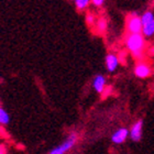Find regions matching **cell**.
<instances>
[{"mask_svg":"<svg viewBox=\"0 0 154 154\" xmlns=\"http://www.w3.org/2000/svg\"><path fill=\"white\" fill-rule=\"evenodd\" d=\"M127 46L137 58L142 57V50L144 46V40L140 33H131L127 40Z\"/></svg>","mask_w":154,"mask_h":154,"instance_id":"1","label":"cell"},{"mask_svg":"<svg viewBox=\"0 0 154 154\" xmlns=\"http://www.w3.org/2000/svg\"><path fill=\"white\" fill-rule=\"evenodd\" d=\"M128 30L131 33H140L143 29V23H142V19L139 18L135 13H132V16L128 19V23H127Z\"/></svg>","mask_w":154,"mask_h":154,"instance_id":"2","label":"cell"},{"mask_svg":"<svg viewBox=\"0 0 154 154\" xmlns=\"http://www.w3.org/2000/svg\"><path fill=\"white\" fill-rule=\"evenodd\" d=\"M75 141H76V137H75V135H72V137H69V138H68L67 140L63 143V144L60 145V146H57V148L53 149L50 153L51 154H63V153H65V152H67L69 149L73 148V145L75 144Z\"/></svg>","mask_w":154,"mask_h":154,"instance_id":"3","label":"cell"},{"mask_svg":"<svg viewBox=\"0 0 154 154\" xmlns=\"http://www.w3.org/2000/svg\"><path fill=\"white\" fill-rule=\"evenodd\" d=\"M141 133H142V120H139V121L132 127L130 135H131V139L133 141L138 142V141H140V139H141Z\"/></svg>","mask_w":154,"mask_h":154,"instance_id":"4","label":"cell"},{"mask_svg":"<svg viewBox=\"0 0 154 154\" xmlns=\"http://www.w3.org/2000/svg\"><path fill=\"white\" fill-rule=\"evenodd\" d=\"M128 134H129V132L127 129H123V128L119 129L118 131L112 135V141L115 142V143H117V144H120V143H122V142L127 139Z\"/></svg>","mask_w":154,"mask_h":154,"instance_id":"5","label":"cell"},{"mask_svg":"<svg viewBox=\"0 0 154 154\" xmlns=\"http://www.w3.org/2000/svg\"><path fill=\"white\" fill-rule=\"evenodd\" d=\"M134 73H135V75L138 77H140V78H145V77H148L149 75H150L151 71H150V68H149L148 65L138 64L134 69Z\"/></svg>","mask_w":154,"mask_h":154,"instance_id":"6","label":"cell"},{"mask_svg":"<svg viewBox=\"0 0 154 154\" xmlns=\"http://www.w3.org/2000/svg\"><path fill=\"white\" fill-rule=\"evenodd\" d=\"M106 63H107V68L109 72H113L118 66L119 63V58L113 54H109L106 58Z\"/></svg>","mask_w":154,"mask_h":154,"instance_id":"7","label":"cell"},{"mask_svg":"<svg viewBox=\"0 0 154 154\" xmlns=\"http://www.w3.org/2000/svg\"><path fill=\"white\" fill-rule=\"evenodd\" d=\"M94 87H95V89H96L98 93H103V87H105V78H103V76L98 75V76L95 78V80H94Z\"/></svg>","mask_w":154,"mask_h":154,"instance_id":"8","label":"cell"},{"mask_svg":"<svg viewBox=\"0 0 154 154\" xmlns=\"http://www.w3.org/2000/svg\"><path fill=\"white\" fill-rule=\"evenodd\" d=\"M142 33L144 34L145 36H151L154 33V20L152 22L148 23L143 26V29H142Z\"/></svg>","mask_w":154,"mask_h":154,"instance_id":"9","label":"cell"},{"mask_svg":"<svg viewBox=\"0 0 154 154\" xmlns=\"http://www.w3.org/2000/svg\"><path fill=\"white\" fill-rule=\"evenodd\" d=\"M141 19H142V23H143V26H145V24H148V23H150V22L153 21L154 16H153V13L152 12H146L141 17Z\"/></svg>","mask_w":154,"mask_h":154,"instance_id":"10","label":"cell"},{"mask_svg":"<svg viewBox=\"0 0 154 154\" xmlns=\"http://www.w3.org/2000/svg\"><path fill=\"white\" fill-rule=\"evenodd\" d=\"M9 121H10V118L9 116H8V113L1 108L0 109V122H1V125H8Z\"/></svg>","mask_w":154,"mask_h":154,"instance_id":"11","label":"cell"},{"mask_svg":"<svg viewBox=\"0 0 154 154\" xmlns=\"http://www.w3.org/2000/svg\"><path fill=\"white\" fill-rule=\"evenodd\" d=\"M89 1L90 0H75V3H76V7L78 8V9L83 10L88 6Z\"/></svg>","mask_w":154,"mask_h":154,"instance_id":"12","label":"cell"},{"mask_svg":"<svg viewBox=\"0 0 154 154\" xmlns=\"http://www.w3.org/2000/svg\"><path fill=\"white\" fill-rule=\"evenodd\" d=\"M106 21L105 20H100L99 22H98V29H99V31H103V30L106 29Z\"/></svg>","mask_w":154,"mask_h":154,"instance_id":"13","label":"cell"},{"mask_svg":"<svg viewBox=\"0 0 154 154\" xmlns=\"http://www.w3.org/2000/svg\"><path fill=\"white\" fill-rule=\"evenodd\" d=\"M94 22V16L93 14H87V23L88 24H91V23Z\"/></svg>","mask_w":154,"mask_h":154,"instance_id":"14","label":"cell"},{"mask_svg":"<svg viewBox=\"0 0 154 154\" xmlns=\"http://www.w3.org/2000/svg\"><path fill=\"white\" fill-rule=\"evenodd\" d=\"M103 1H105V0H93V3L95 6H101L103 3Z\"/></svg>","mask_w":154,"mask_h":154,"instance_id":"15","label":"cell"}]
</instances>
